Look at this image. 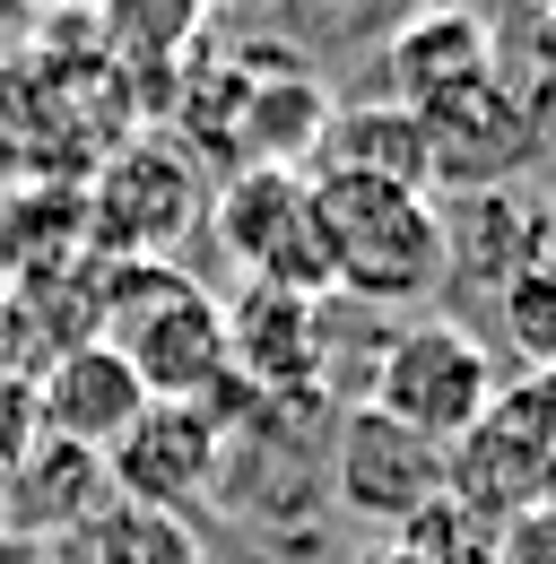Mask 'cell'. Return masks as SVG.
Returning <instances> with one entry per match:
<instances>
[{
	"label": "cell",
	"mask_w": 556,
	"mask_h": 564,
	"mask_svg": "<svg viewBox=\"0 0 556 564\" xmlns=\"http://www.w3.org/2000/svg\"><path fill=\"white\" fill-rule=\"evenodd\" d=\"M9 9H53V18H78L87 0H9Z\"/></svg>",
	"instance_id": "cell-18"
},
{
	"label": "cell",
	"mask_w": 556,
	"mask_h": 564,
	"mask_svg": "<svg viewBox=\"0 0 556 564\" xmlns=\"http://www.w3.org/2000/svg\"><path fill=\"white\" fill-rule=\"evenodd\" d=\"M348 18H374V9H392V0H340Z\"/></svg>",
	"instance_id": "cell-21"
},
{
	"label": "cell",
	"mask_w": 556,
	"mask_h": 564,
	"mask_svg": "<svg viewBox=\"0 0 556 564\" xmlns=\"http://www.w3.org/2000/svg\"><path fill=\"white\" fill-rule=\"evenodd\" d=\"M504 391H495V356L470 322H452V313H417L400 322L383 348H374V382H365V409H383L392 425H409L426 443H461L470 425L495 409Z\"/></svg>",
	"instance_id": "cell-4"
},
{
	"label": "cell",
	"mask_w": 556,
	"mask_h": 564,
	"mask_svg": "<svg viewBox=\"0 0 556 564\" xmlns=\"http://www.w3.org/2000/svg\"><path fill=\"white\" fill-rule=\"evenodd\" d=\"M313 217L331 243V295L356 304H417L443 279V209L400 183H356V174H304Z\"/></svg>",
	"instance_id": "cell-2"
},
{
	"label": "cell",
	"mask_w": 556,
	"mask_h": 564,
	"mask_svg": "<svg viewBox=\"0 0 556 564\" xmlns=\"http://www.w3.org/2000/svg\"><path fill=\"white\" fill-rule=\"evenodd\" d=\"M217 469H226V417L201 409V400H148V409L114 434V452H105L114 503L183 512V521H192V503L217 487Z\"/></svg>",
	"instance_id": "cell-7"
},
{
	"label": "cell",
	"mask_w": 556,
	"mask_h": 564,
	"mask_svg": "<svg viewBox=\"0 0 556 564\" xmlns=\"http://www.w3.org/2000/svg\"><path fill=\"white\" fill-rule=\"evenodd\" d=\"M495 70V35H487L479 9H461V0H443V9H417L392 26V44H383V105H400V113H426L435 96H452V87H470V78Z\"/></svg>",
	"instance_id": "cell-12"
},
{
	"label": "cell",
	"mask_w": 556,
	"mask_h": 564,
	"mask_svg": "<svg viewBox=\"0 0 556 564\" xmlns=\"http://www.w3.org/2000/svg\"><path fill=\"white\" fill-rule=\"evenodd\" d=\"M0 18H9V0H0Z\"/></svg>",
	"instance_id": "cell-23"
},
{
	"label": "cell",
	"mask_w": 556,
	"mask_h": 564,
	"mask_svg": "<svg viewBox=\"0 0 556 564\" xmlns=\"http://www.w3.org/2000/svg\"><path fill=\"white\" fill-rule=\"evenodd\" d=\"M87 564H209L201 530L183 512H139V503H105L87 521Z\"/></svg>",
	"instance_id": "cell-15"
},
{
	"label": "cell",
	"mask_w": 556,
	"mask_h": 564,
	"mask_svg": "<svg viewBox=\"0 0 556 564\" xmlns=\"http://www.w3.org/2000/svg\"><path fill=\"white\" fill-rule=\"evenodd\" d=\"M78 217L96 261H165L192 226H209V165L183 148V131H131L87 174Z\"/></svg>",
	"instance_id": "cell-3"
},
{
	"label": "cell",
	"mask_w": 556,
	"mask_h": 564,
	"mask_svg": "<svg viewBox=\"0 0 556 564\" xmlns=\"http://www.w3.org/2000/svg\"><path fill=\"white\" fill-rule=\"evenodd\" d=\"M209 235L226 243V261L244 286H287V295H331V243L313 217V183L278 174V165H244L217 183L209 200Z\"/></svg>",
	"instance_id": "cell-5"
},
{
	"label": "cell",
	"mask_w": 556,
	"mask_h": 564,
	"mask_svg": "<svg viewBox=\"0 0 556 564\" xmlns=\"http://www.w3.org/2000/svg\"><path fill=\"white\" fill-rule=\"evenodd\" d=\"M96 339L139 373L148 400H217L226 391V304L174 261H105Z\"/></svg>",
	"instance_id": "cell-1"
},
{
	"label": "cell",
	"mask_w": 556,
	"mask_h": 564,
	"mask_svg": "<svg viewBox=\"0 0 556 564\" xmlns=\"http://www.w3.org/2000/svg\"><path fill=\"white\" fill-rule=\"evenodd\" d=\"M139 409H148V391H139V373L105 348V339L53 348L35 365V417H44V434H62L78 452H114V434H122Z\"/></svg>",
	"instance_id": "cell-10"
},
{
	"label": "cell",
	"mask_w": 556,
	"mask_h": 564,
	"mask_svg": "<svg viewBox=\"0 0 556 564\" xmlns=\"http://www.w3.org/2000/svg\"><path fill=\"white\" fill-rule=\"evenodd\" d=\"M331 487H340V503L356 521L400 530L426 503L452 495V452L426 443V434H409V425H392L383 409H348L340 443H331Z\"/></svg>",
	"instance_id": "cell-8"
},
{
	"label": "cell",
	"mask_w": 556,
	"mask_h": 564,
	"mask_svg": "<svg viewBox=\"0 0 556 564\" xmlns=\"http://www.w3.org/2000/svg\"><path fill=\"white\" fill-rule=\"evenodd\" d=\"M44 443V417H35V373H0V478Z\"/></svg>",
	"instance_id": "cell-16"
},
{
	"label": "cell",
	"mask_w": 556,
	"mask_h": 564,
	"mask_svg": "<svg viewBox=\"0 0 556 564\" xmlns=\"http://www.w3.org/2000/svg\"><path fill=\"white\" fill-rule=\"evenodd\" d=\"M304 174H356V183L426 192V131H417V113L383 105V96H374V105H340ZM426 200H435V192H426Z\"/></svg>",
	"instance_id": "cell-14"
},
{
	"label": "cell",
	"mask_w": 556,
	"mask_h": 564,
	"mask_svg": "<svg viewBox=\"0 0 556 564\" xmlns=\"http://www.w3.org/2000/svg\"><path fill=\"white\" fill-rule=\"evenodd\" d=\"M0 165H9V131H0Z\"/></svg>",
	"instance_id": "cell-22"
},
{
	"label": "cell",
	"mask_w": 556,
	"mask_h": 564,
	"mask_svg": "<svg viewBox=\"0 0 556 564\" xmlns=\"http://www.w3.org/2000/svg\"><path fill=\"white\" fill-rule=\"evenodd\" d=\"M322 295H287V286H244L226 304V365L235 382L270 391V400H304L322 391Z\"/></svg>",
	"instance_id": "cell-9"
},
{
	"label": "cell",
	"mask_w": 556,
	"mask_h": 564,
	"mask_svg": "<svg viewBox=\"0 0 556 564\" xmlns=\"http://www.w3.org/2000/svg\"><path fill=\"white\" fill-rule=\"evenodd\" d=\"M78 26H87V44L139 87V113L157 122L165 78L183 70L192 44H209V0H87Z\"/></svg>",
	"instance_id": "cell-11"
},
{
	"label": "cell",
	"mask_w": 556,
	"mask_h": 564,
	"mask_svg": "<svg viewBox=\"0 0 556 564\" xmlns=\"http://www.w3.org/2000/svg\"><path fill=\"white\" fill-rule=\"evenodd\" d=\"M417 131H426V192H461V200L470 192H504L539 156V113H531V96H513L504 70L435 96L417 113Z\"/></svg>",
	"instance_id": "cell-6"
},
{
	"label": "cell",
	"mask_w": 556,
	"mask_h": 564,
	"mask_svg": "<svg viewBox=\"0 0 556 564\" xmlns=\"http://www.w3.org/2000/svg\"><path fill=\"white\" fill-rule=\"evenodd\" d=\"M235 9H261V0H209V18H235Z\"/></svg>",
	"instance_id": "cell-20"
},
{
	"label": "cell",
	"mask_w": 556,
	"mask_h": 564,
	"mask_svg": "<svg viewBox=\"0 0 556 564\" xmlns=\"http://www.w3.org/2000/svg\"><path fill=\"white\" fill-rule=\"evenodd\" d=\"M0 564H62L44 539H18V530H0Z\"/></svg>",
	"instance_id": "cell-17"
},
{
	"label": "cell",
	"mask_w": 556,
	"mask_h": 564,
	"mask_svg": "<svg viewBox=\"0 0 556 564\" xmlns=\"http://www.w3.org/2000/svg\"><path fill=\"white\" fill-rule=\"evenodd\" d=\"M356 564H417V556L400 547V539H392V547H374V556H356Z\"/></svg>",
	"instance_id": "cell-19"
},
{
	"label": "cell",
	"mask_w": 556,
	"mask_h": 564,
	"mask_svg": "<svg viewBox=\"0 0 556 564\" xmlns=\"http://www.w3.org/2000/svg\"><path fill=\"white\" fill-rule=\"evenodd\" d=\"M114 503L105 487V452H78L62 434H44L9 478H0V530H18V539H87V521Z\"/></svg>",
	"instance_id": "cell-13"
}]
</instances>
